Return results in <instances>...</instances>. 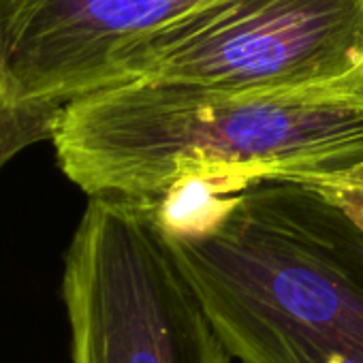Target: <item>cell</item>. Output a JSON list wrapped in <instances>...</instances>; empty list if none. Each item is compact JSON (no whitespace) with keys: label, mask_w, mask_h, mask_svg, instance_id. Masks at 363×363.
<instances>
[{"label":"cell","mask_w":363,"mask_h":363,"mask_svg":"<svg viewBox=\"0 0 363 363\" xmlns=\"http://www.w3.org/2000/svg\"><path fill=\"white\" fill-rule=\"evenodd\" d=\"M52 141L88 197L162 206L218 179H335L363 162V105L126 82L73 101Z\"/></svg>","instance_id":"6da1fadb"},{"label":"cell","mask_w":363,"mask_h":363,"mask_svg":"<svg viewBox=\"0 0 363 363\" xmlns=\"http://www.w3.org/2000/svg\"><path fill=\"white\" fill-rule=\"evenodd\" d=\"M158 220L238 363H363V231L323 191L257 179Z\"/></svg>","instance_id":"7a4b0ae2"},{"label":"cell","mask_w":363,"mask_h":363,"mask_svg":"<svg viewBox=\"0 0 363 363\" xmlns=\"http://www.w3.org/2000/svg\"><path fill=\"white\" fill-rule=\"evenodd\" d=\"M65 257L73 363H223L225 346L179 269L156 206L88 197Z\"/></svg>","instance_id":"3957f363"},{"label":"cell","mask_w":363,"mask_h":363,"mask_svg":"<svg viewBox=\"0 0 363 363\" xmlns=\"http://www.w3.org/2000/svg\"><path fill=\"white\" fill-rule=\"evenodd\" d=\"M361 67L363 0H223L137 48L113 86L320 99Z\"/></svg>","instance_id":"277c9868"},{"label":"cell","mask_w":363,"mask_h":363,"mask_svg":"<svg viewBox=\"0 0 363 363\" xmlns=\"http://www.w3.org/2000/svg\"><path fill=\"white\" fill-rule=\"evenodd\" d=\"M223 0H0V169L111 88L143 43Z\"/></svg>","instance_id":"5b68a950"},{"label":"cell","mask_w":363,"mask_h":363,"mask_svg":"<svg viewBox=\"0 0 363 363\" xmlns=\"http://www.w3.org/2000/svg\"><path fill=\"white\" fill-rule=\"evenodd\" d=\"M314 189L323 191L329 199H333L337 206H342L348 212V216L363 231V162L357 164L354 169L337 175L335 179L325 182V184H318Z\"/></svg>","instance_id":"8992f818"},{"label":"cell","mask_w":363,"mask_h":363,"mask_svg":"<svg viewBox=\"0 0 363 363\" xmlns=\"http://www.w3.org/2000/svg\"><path fill=\"white\" fill-rule=\"evenodd\" d=\"M331 99H348V101L363 105V67L348 82H344L337 90H333Z\"/></svg>","instance_id":"52a82bcc"},{"label":"cell","mask_w":363,"mask_h":363,"mask_svg":"<svg viewBox=\"0 0 363 363\" xmlns=\"http://www.w3.org/2000/svg\"><path fill=\"white\" fill-rule=\"evenodd\" d=\"M223 363H238V361H235V359H233L229 352H225V357H223Z\"/></svg>","instance_id":"ba28073f"}]
</instances>
